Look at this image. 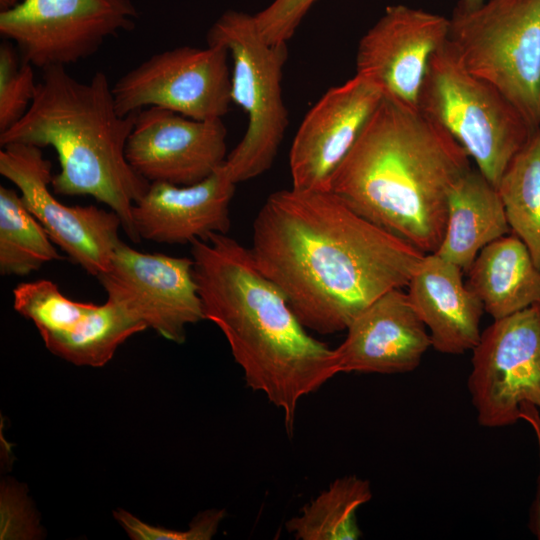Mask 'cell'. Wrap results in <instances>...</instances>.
<instances>
[{"instance_id": "obj_1", "label": "cell", "mask_w": 540, "mask_h": 540, "mask_svg": "<svg viewBox=\"0 0 540 540\" xmlns=\"http://www.w3.org/2000/svg\"><path fill=\"white\" fill-rule=\"evenodd\" d=\"M250 251L301 324L321 335L346 331L380 296L407 287L425 255L331 191L293 187L267 197Z\"/></svg>"}, {"instance_id": "obj_2", "label": "cell", "mask_w": 540, "mask_h": 540, "mask_svg": "<svg viewBox=\"0 0 540 540\" xmlns=\"http://www.w3.org/2000/svg\"><path fill=\"white\" fill-rule=\"evenodd\" d=\"M205 320L224 335L246 385L262 393L292 435L300 401L339 374L335 349L313 338L250 248L227 234L191 243Z\"/></svg>"}, {"instance_id": "obj_3", "label": "cell", "mask_w": 540, "mask_h": 540, "mask_svg": "<svg viewBox=\"0 0 540 540\" xmlns=\"http://www.w3.org/2000/svg\"><path fill=\"white\" fill-rule=\"evenodd\" d=\"M469 159L419 108L383 95L333 173L329 191L365 219L431 254L445 234L450 192L472 169Z\"/></svg>"}, {"instance_id": "obj_4", "label": "cell", "mask_w": 540, "mask_h": 540, "mask_svg": "<svg viewBox=\"0 0 540 540\" xmlns=\"http://www.w3.org/2000/svg\"><path fill=\"white\" fill-rule=\"evenodd\" d=\"M135 119L136 113L121 116L117 112L105 73L98 71L82 82L66 67L51 66L42 70L26 114L0 133V145L51 146L60 165L51 182L54 193L92 196L119 215L126 235L138 243L132 207L150 183L125 155Z\"/></svg>"}, {"instance_id": "obj_5", "label": "cell", "mask_w": 540, "mask_h": 540, "mask_svg": "<svg viewBox=\"0 0 540 540\" xmlns=\"http://www.w3.org/2000/svg\"><path fill=\"white\" fill-rule=\"evenodd\" d=\"M418 108L446 129L496 187L537 130L495 86L463 66L449 40L429 60Z\"/></svg>"}, {"instance_id": "obj_6", "label": "cell", "mask_w": 540, "mask_h": 540, "mask_svg": "<svg viewBox=\"0 0 540 540\" xmlns=\"http://www.w3.org/2000/svg\"><path fill=\"white\" fill-rule=\"evenodd\" d=\"M207 44L227 48L232 58L231 99L248 117L245 134L224 163L238 184L271 168L288 126L282 98L287 43L269 44L253 15L227 10L212 24Z\"/></svg>"}, {"instance_id": "obj_7", "label": "cell", "mask_w": 540, "mask_h": 540, "mask_svg": "<svg viewBox=\"0 0 540 540\" xmlns=\"http://www.w3.org/2000/svg\"><path fill=\"white\" fill-rule=\"evenodd\" d=\"M448 40L463 66L540 127V0L456 6Z\"/></svg>"}, {"instance_id": "obj_8", "label": "cell", "mask_w": 540, "mask_h": 540, "mask_svg": "<svg viewBox=\"0 0 540 540\" xmlns=\"http://www.w3.org/2000/svg\"><path fill=\"white\" fill-rule=\"evenodd\" d=\"M133 0H23L0 12V33L33 66L74 64L135 28Z\"/></svg>"}, {"instance_id": "obj_9", "label": "cell", "mask_w": 540, "mask_h": 540, "mask_svg": "<svg viewBox=\"0 0 540 540\" xmlns=\"http://www.w3.org/2000/svg\"><path fill=\"white\" fill-rule=\"evenodd\" d=\"M228 56L219 44L155 53L112 85L116 110L128 116L159 107L196 120L222 119L232 103Z\"/></svg>"}, {"instance_id": "obj_10", "label": "cell", "mask_w": 540, "mask_h": 540, "mask_svg": "<svg viewBox=\"0 0 540 540\" xmlns=\"http://www.w3.org/2000/svg\"><path fill=\"white\" fill-rule=\"evenodd\" d=\"M472 353L467 387L479 425H514L524 402L540 411V303L494 320Z\"/></svg>"}, {"instance_id": "obj_11", "label": "cell", "mask_w": 540, "mask_h": 540, "mask_svg": "<svg viewBox=\"0 0 540 540\" xmlns=\"http://www.w3.org/2000/svg\"><path fill=\"white\" fill-rule=\"evenodd\" d=\"M0 174L18 188L28 210L74 263L95 277L108 269L122 242V220L117 213L58 201L49 189L54 176L51 162L37 146L11 143L1 147Z\"/></svg>"}, {"instance_id": "obj_12", "label": "cell", "mask_w": 540, "mask_h": 540, "mask_svg": "<svg viewBox=\"0 0 540 540\" xmlns=\"http://www.w3.org/2000/svg\"><path fill=\"white\" fill-rule=\"evenodd\" d=\"M96 278L108 299L174 343H184L187 327L205 320L192 258L144 253L121 242Z\"/></svg>"}, {"instance_id": "obj_13", "label": "cell", "mask_w": 540, "mask_h": 540, "mask_svg": "<svg viewBox=\"0 0 540 540\" xmlns=\"http://www.w3.org/2000/svg\"><path fill=\"white\" fill-rule=\"evenodd\" d=\"M222 119L196 120L147 107L136 113L126 143L131 167L146 181L192 185L209 177L227 158Z\"/></svg>"}, {"instance_id": "obj_14", "label": "cell", "mask_w": 540, "mask_h": 540, "mask_svg": "<svg viewBox=\"0 0 540 540\" xmlns=\"http://www.w3.org/2000/svg\"><path fill=\"white\" fill-rule=\"evenodd\" d=\"M450 20L405 5L388 6L364 34L356 54V74L384 95L418 108L420 89L433 53L447 40Z\"/></svg>"}, {"instance_id": "obj_15", "label": "cell", "mask_w": 540, "mask_h": 540, "mask_svg": "<svg viewBox=\"0 0 540 540\" xmlns=\"http://www.w3.org/2000/svg\"><path fill=\"white\" fill-rule=\"evenodd\" d=\"M383 95L377 85L359 74L322 95L303 118L290 148L293 188L329 191L333 173Z\"/></svg>"}, {"instance_id": "obj_16", "label": "cell", "mask_w": 540, "mask_h": 540, "mask_svg": "<svg viewBox=\"0 0 540 540\" xmlns=\"http://www.w3.org/2000/svg\"><path fill=\"white\" fill-rule=\"evenodd\" d=\"M346 331L334 348L340 373H407L420 365L431 347L429 332L402 289L380 296Z\"/></svg>"}, {"instance_id": "obj_17", "label": "cell", "mask_w": 540, "mask_h": 540, "mask_svg": "<svg viewBox=\"0 0 540 540\" xmlns=\"http://www.w3.org/2000/svg\"><path fill=\"white\" fill-rule=\"evenodd\" d=\"M235 186L224 164L192 185L150 183L132 207L137 235L157 243L191 244L212 233L227 234Z\"/></svg>"}, {"instance_id": "obj_18", "label": "cell", "mask_w": 540, "mask_h": 540, "mask_svg": "<svg viewBox=\"0 0 540 540\" xmlns=\"http://www.w3.org/2000/svg\"><path fill=\"white\" fill-rule=\"evenodd\" d=\"M463 270L435 253L425 254L407 285L408 300L426 326L431 347L443 354L472 351L484 306L467 287Z\"/></svg>"}, {"instance_id": "obj_19", "label": "cell", "mask_w": 540, "mask_h": 540, "mask_svg": "<svg viewBox=\"0 0 540 540\" xmlns=\"http://www.w3.org/2000/svg\"><path fill=\"white\" fill-rule=\"evenodd\" d=\"M447 214L445 234L435 254L465 272L486 245L510 232L497 187L478 169L472 168L454 185Z\"/></svg>"}, {"instance_id": "obj_20", "label": "cell", "mask_w": 540, "mask_h": 540, "mask_svg": "<svg viewBox=\"0 0 540 540\" xmlns=\"http://www.w3.org/2000/svg\"><path fill=\"white\" fill-rule=\"evenodd\" d=\"M467 273V287L494 320L540 303V270L514 234L486 245Z\"/></svg>"}, {"instance_id": "obj_21", "label": "cell", "mask_w": 540, "mask_h": 540, "mask_svg": "<svg viewBox=\"0 0 540 540\" xmlns=\"http://www.w3.org/2000/svg\"><path fill=\"white\" fill-rule=\"evenodd\" d=\"M370 482L356 475L335 479L285 523L296 540H357V511L372 499Z\"/></svg>"}, {"instance_id": "obj_22", "label": "cell", "mask_w": 540, "mask_h": 540, "mask_svg": "<svg viewBox=\"0 0 540 540\" xmlns=\"http://www.w3.org/2000/svg\"><path fill=\"white\" fill-rule=\"evenodd\" d=\"M147 327L111 299L96 305L74 329L41 337L57 357L76 366L103 367L128 338Z\"/></svg>"}, {"instance_id": "obj_23", "label": "cell", "mask_w": 540, "mask_h": 540, "mask_svg": "<svg viewBox=\"0 0 540 540\" xmlns=\"http://www.w3.org/2000/svg\"><path fill=\"white\" fill-rule=\"evenodd\" d=\"M497 189L512 234L540 270V127L510 162Z\"/></svg>"}, {"instance_id": "obj_24", "label": "cell", "mask_w": 540, "mask_h": 540, "mask_svg": "<svg viewBox=\"0 0 540 540\" xmlns=\"http://www.w3.org/2000/svg\"><path fill=\"white\" fill-rule=\"evenodd\" d=\"M62 256L14 189L0 186V273L25 276Z\"/></svg>"}, {"instance_id": "obj_25", "label": "cell", "mask_w": 540, "mask_h": 540, "mask_svg": "<svg viewBox=\"0 0 540 540\" xmlns=\"http://www.w3.org/2000/svg\"><path fill=\"white\" fill-rule=\"evenodd\" d=\"M96 304L71 300L50 280L19 283L13 289V307L31 320L41 337L74 329Z\"/></svg>"}, {"instance_id": "obj_26", "label": "cell", "mask_w": 540, "mask_h": 540, "mask_svg": "<svg viewBox=\"0 0 540 540\" xmlns=\"http://www.w3.org/2000/svg\"><path fill=\"white\" fill-rule=\"evenodd\" d=\"M37 83L33 65L9 40L0 45V133L14 126L28 111Z\"/></svg>"}, {"instance_id": "obj_27", "label": "cell", "mask_w": 540, "mask_h": 540, "mask_svg": "<svg viewBox=\"0 0 540 540\" xmlns=\"http://www.w3.org/2000/svg\"><path fill=\"white\" fill-rule=\"evenodd\" d=\"M113 515L132 540H210L218 532L226 512L224 509L202 511L185 530L150 525L123 509H117Z\"/></svg>"}, {"instance_id": "obj_28", "label": "cell", "mask_w": 540, "mask_h": 540, "mask_svg": "<svg viewBox=\"0 0 540 540\" xmlns=\"http://www.w3.org/2000/svg\"><path fill=\"white\" fill-rule=\"evenodd\" d=\"M317 0H274L254 17L257 30L269 44L287 43Z\"/></svg>"}, {"instance_id": "obj_29", "label": "cell", "mask_w": 540, "mask_h": 540, "mask_svg": "<svg viewBox=\"0 0 540 540\" xmlns=\"http://www.w3.org/2000/svg\"><path fill=\"white\" fill-rule=\"evenodd\" d=\"M1 539H38L42 529L20 485L3 482L1 487Z\"/></svg>"}, {"instance_id": "obj_30", "label": "cell", "mask_w": 540, "mask_h": 540, "mask_svg": "<svg viewBox=\"0 0 540 540\" xmlns=\"http://www.w3.org/2000/svg\"><path fill=\"white\" fill-rule=\"evenodd\" d=\"M520 420L525 421L533 430L536 437L539 457V474L537 478V490L530 510L529 528L540 540V411L528 402L522 403L520 407Z\"/></svg>"}, {"instance_id": "obj_31", "label": "cell", "mask_w": 540, "mask_h": 540, "mask_svg": "<svg viewBox=\"0 0 540 540\" xmlns=\"http://www.w3.org/2000/svg\"><path fill=\"white\" fill-rule=\"evenodd\" d=\"M485 0H460L457 5L464 8H474L482 4Z\"/></svg>"}, {"instance_id": "obj_32", "label": "cell", "mask_w": 540, "mask_h": 540, "mask_svg": "<svg viewBox=\"0 0 540 540\" xmlns=\"http://www.w3.org/2000/svg\"><path fill=\"white\" fill-rule=\"evenodd\" d=\"M18 4L17 0H0V12L7 11Z\"/></svg>"}]
</instances>
